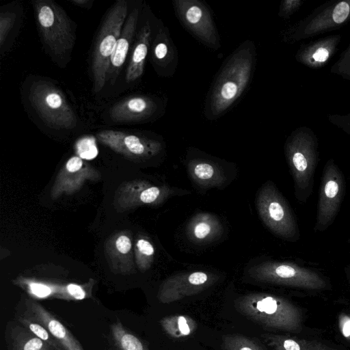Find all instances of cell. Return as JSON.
Segmentation results:
<instances>
[{
    "mask_svg": "<svg viewBox=\"0 0 350 350\" xmlns=\"http://www.w3.org/2000/svg\"><path fill=\"white\" fill-rule=\"evenodd\" d=\"M285 154L294 182L295 196L305 203L313 191L318 163L316 144L310 138L295 135L286 142Z\"/></svg>",
    "mask_w": 350,
    "mask_h": 350,
    "instance_id": "8992f818",
    "label": "cell"
},
{
    "mask_svg": "<svg viewBox=\"0 0 350 350\" xmlns=\"http://www.w3.org/2000/svg\"><path fill=\"white\" fill-rule=\"evenodd\" d=\"M298 1H284L280 8V14L281 16H286L289 14L297 5Z\"/></svg>",
    "mask_w": 350,
    "mask_h": 350,
    "instance_id": "1f68e13d",
    "label": "cell"
},
{
    "mask_svg": "<svg viewBox=\"0 0 350 350\" xmlns=\"http://www.w3.org/2000/svg\"><path fill=\"white\" fill-rule=\"evenodd\" d=\"M127 13L126 1H118L102 23L95 42L92 61L94 93L99 92L105 84L110 59L126 20Z\"/></svg>",
    "mask_w": 350,
    "mask_h": 350,
    "instance_id": "3957f363",
    "label": "cell"
},
{
    "mask_svg": "<svg viewBox=\"0 0 350 350\" xmlns=\"http://www.w3.org/2000/svg\"><path fill=\"white\" fill-rule=\"evenodd\" d=\"M72 3L78 6L89 9L92 7L93 1L91 0H72Z\"/></svg>",
    "mask_w": 350,
    "mask_h": 350,
    "instance_id": "e575fe53",
    "label": "cell"
},
{
    "mask_svg": "<svg viewBox=\"0 0 350 350\" xmlns=\"http://www.w3.org/2000/svg\"><path fill=\"white\" fill-rule=\"evenodd\" d=\"M152 38V27L149 21H147L137 34L126 70V80L127 82H134L142 75Z\"/></svg>",
    "mask_w": 350,
    "mask_h": 350,
    "instance_id": "ffe728a7",
    "label": "cell"
},
{
    "mask_svg": "<svg viewBox=\"0 0 350 350\" xmlns=\"http://www.w3.org/2000/svg\"><path fill=\"white\" fill-rule=\"evenodd\" d=\"M151 49L152 63L157 74L163 77H172L178 64V51L168 28L161 21Z\"/></svg>",
    "mask_w": 350,
    "mask_h": 350,
    "instance_id": "5bb4252c",
    "label": "cell"
},
{
    "mask_svg": "<svg viewBox=\"0 0 350 350\" xmlns=\"http://www.w3.org/2000/svg\"><path fill=\"white\" fill-rule=\"evenodd\" d=\"M98 137L113 148L124 149L137 156H154L161 152L163 148L161 141L115 131H101L98 133Z\"/></svg>",
    "mask_w": 350,
    "mask_h": 350,
    "instance_id": "9a60e30c",
    "label": "cell"
},
{
    "mask_svg": "<svg viewBox=\"0 0 350 350\" xmlns=\"http://www.w3.org/2000/svg\"><path fill=\"white\" fill-rule=\"evenodd\" d=\"M15 319L33 335L54 347L55 350H63L49 330L38 321L21 312L16 314Z\"/></svg>",
    "mask_w": 350,
    "mask_h": 350,
    "instance_id": "cb8c5ba5",
    "label": "cell"
},
{
    "mask_svg": "<svg viewBox=\"0 0 350 350\" xmlns=\"http://www.w3.org/2000/svg\"><path fill=\"white\" fill-rule=\"evenodd\" d=\"M329 51L325 48L318 49L312 55V58L318 62L326 61L329 57Z\"/></svg>",
    "mask_w": 350,
    "mask_h": 350,
    "instance_id": "836d02e7",
    "label": "cell"
},
{
    "mask_svg": "<svg viewBox=\"0 0 350 350\" xmlns=\"http://www.w3.org/2000/svg\"><path fill=\"white\" fill-rule=\"evenodd\" d=\"M163 109V103L160 98L136 96L114 105L109 115L111 119L116 122H139L160 114Z\"/></svg>",
    "mask_w": 350,
    "mask_h": 350,
    "instance_id": "4fadbf2b",
    "label": "cell"
},
{
    "mask_svg": "<svg viewBox=\"0 0 350 350\" xmlns=\"http://www.w3.org/2000/svg\"><path fill=\"white\" fill-rule=\"evenodd\" d=\"M29 100L40 118L53 129H72L77 118L63 93L53 83L39 80L32 83Z\"/></svg>",
    "mask_w": 350,
    "mask_h": 350,
    "instance_id": "ba28073f",
    "label": "cell"
},
{
    "mask_svg": "<svg viewBox=\"0 0 350 350\" xmlns=\"http://www.w3.org/2000/svg\"><path fill=\"white\" fill-rule=\"evenodd\" d=\"M188 174L192 181L201 189L221 187L226 176L219 165L202 158H193L187 162Z\"/></svg>",
    "mask_w": 350,
    "mask_h": 350,
    "instance_id": "ac0fdd59",
    "label": "cell"
},
{
    "mask_svg": "<svg viewBox=\"0 0 350 350\" xmlns=\"http://www.w3.org/2000/svg\"><path fill=\"white\" fill-rule=\"evenodd\" d=\"M117 249L123 254L127 253L131 247V243L130 239L126 236H120L116 241Z\"/></svg>",
    "mask_w": 350,
    "mask_h": 350,
    "instance_id": "f546056e",
    "label": "cell"
},
{
    "mask_svg": "<svg viewBox=\"0 0 350 350\" xmlns=\"http://www.w3.org/2000/svg\"><path fill=\"white\" fill-rule=\"evenodd\" d=\"M344 174L334 160L327 161L322 171L314 230L324 232L334 222L345 196Z\"/></svg>",
    "mask_w": 350,
    "mask_h": 350,
    "instance_id": "9c48e42d",
    "label": "cell"
},
{
    "mask_svg": "<svg viewBox=\"0 0 350 350\" xmlns=\"http://www.w3.org/2000/svg\"><path fill=\"white\" fill-rule=\"evenodd\" d=\"M16 16L12 12H1L0 14V44L2 46L13 27Z\"/></svg>",
    "mask_w": 350,
    "mask_h": 350,
    "instance_id": "4316f807",
    "label": "cell"
},
{
    "mask_svg": "<svg viewBox=\"0 0 350 350\" xmlns=\"http://www.w3.org/2000/svg\"><path fill=\"white\" fill-rule=\"evenodd\" d=\"M173 5L180 23L196 39L213 50L221 47L211 12L204 3L199 0H174Z\"/></svg>",
    "mask_w": 350,
    "mask_h": 350,
    "instance_id": "30bf717a",
    "label": "cell"
},
{
    "mask_svg": "<svg viewBox=\"0 0 350 350\" xmlns=\"http://www.w3.org/2000/svg\"><path fill=\"white\" fill-rule=\"evenodd\" d=\"M221 340L224 350H265L256 340L242 335H224Z\"/></svg>",
    "mask_w": 350,
    "mask_h": 350,
    "instance_id": "d4e9b609",
    "label": "cell"
},
{
    "mask_svg": "<svg viewBox=\"0 0 350 350\" xmlns=\"http://www.w3.org/2000/svg\"><path fill=\"white\" fill-rule=\"evenodd\" d=\"M242 315L263 327L299 333L302 327L300 309L288 299L269 293H251L234 301Z\"/></svg>",
    "mask_w": 350,
    "mask_h": 350,
    "instance_id": "7a4b0ae2",
    "label": "cell"
},
{
    "mask_svg": "<svg viewBox=\"0 0 350 350\" xmlns=\"http://www.w3.org/2000/svg\"><path fill=\"white\" fill-rule=\"evenodd\" d=\"M256 62V46L250 40L226 59L206 96L204 115L207 120H217L240 98L250 83Z\"/></svg>",
    "mask_w": 350,
    "mask_h": 350,
    "instance_id": "6da1fadb",
    "label": "cell"
},
{
    "mask_svg": "<svg viewBox=\"0 0 350 350\" xmlns=\"http://www.w3.org/2000/svg\"><path fill=\"white\" fill-rule=\"evenodd\" d=\"M82 160L78 157H73L70 158L67 163L66 168L70 172H74L79 170L82 166Z\"/></svg>",
    "mask_w": 350,
    "mask_h": 350,
    "instance_id": "4dcf8cb0",
    "label": "cell"
},
{
    "mask_svg": "<svg viewBox=\"0 0 350 350\" xmlns=\"http://www.w3.org/2000/svg\"><path fill=\"white\" fill-rule=\"evenodd\" d=\"M77 152L84 159H93L98 154L96 139L92 136H85L80 138L76 143Z\"/></svg>",
    "mask_w": 350,
    "mask_h": 350,
    "instance_id": "484cf974",
    "label": "cell"
},
{
    "mask_svg": "<svg viewBox=\"0 0 350 350\" xmlns=\"http://www.w3.org/2000/svg\"><path fill=\"white\" fill-rule=\"evenodd\" d=\"M256 204L259 217L272 233L290 242L300 239L296 217L284 197L271 181L266 182L260 187Z\"/></svg>",
    "mask_w": 350,
    "mask_h": 350,
    "instance_id": "277c9868",
    "label": "cell"
},
{
    "mask_svg": "<svg viewBox=\"0 0 350 350\" xmlns=\"http://www.w3.org/2000/svg\"><path fill=\"white\" fill-rule=\"evenodd\" d=\"M159 323L165 332L174 338H181L193 334L198 327L196 321L186 314H174L163 317Z\"/></svg>",
    "mask_w": 350,
    "mask_h": 350,
    "instance_id": "603a6c76",
    "label": "cell"
},
{
    "mask_svg": "<svg viewBox=\"0 0 350 350\" xmlns=\"http://www.w3.org/2000/svg\"><path fill=\"white\" fill-rule=\"evenodd\" d=\"M216 275L206 271L183 272L170 276L161 284L157 298L161 304H170L196 295L212 286Z\"/></svg>",
    "mask_w": 350,
    "mask_h": 350,
    "instance_id": "8fae6325",
    "label": "cell"
},
{
    "mask_svg": "<svg viewBox=\"0 0 350 350\" xmlns=\"http://www.w3.org/2000/svg\"><path fill=\"white\" fill-rule=\"evenodd\" d=\"M4 339L8 350H55L26 329L16 319L7 322Z\"/></svg>",
    "mask_w": 350,
    "mask_h": 350,
    "instance_id": "d6986e66",
    "label": "cell"
},
{
    "mask_svg": "<svg viewBox=\"0 0 350 350\" xmlns=\"http://www.w3.org/2000/svg\"><path fill=\"white\" fill-rule=\"evenodd\" d=\"M139 10L135 8L128 16L116 42L110 59L107 79L115 82L118 72L125 62L128 52L136 31Z\"/></svg>",
    "mask_w": 350,
    "mask_h": 350,
    "instance_id": "e0dca14e",
    "label": "cell"
},
{
    "mask_svg": "<svg viewBox=\"0 0 350 350\" xmlns=\"http://www.w3.org/2000/svg\"><path fill=\"white\" fill-rule=\"evenodd\" d=\"M340 327L342 335L346 338L350 337V317L344 316L340 319Z\"/></svg>",
    "mask_w": 350,
    "mask_h": 350,
    "instance_id": "d6a6232c",
    "label": "cell"
},
{
    "mask_svg": "<svg viewBox=\"0 0 350 350\" xmlns=\"http://www.w3.org/2000/svg\"><path fill=\"white\" fill-rule=\"evenodd\" d=\"M19 304V312L44 325L63 350H84L79 340L63 322L42 304L29 299Z\"/></svg>",
    "mask_w": 350,
    "mask_h": 350,
    "instance_id": "7c38bea8",
    "label": "cell"
},
{
    "mask_svg": "<svg viewBox=\"0 0 350 350\" xmlns=\"http://www.w3.org/2000/svg\"><path fill=\"white\" fill-rule=\"evenodd\" d=\"M256 281L307 290L327 288L326 280L318 272L288 262L265 261L248 270Z\"/></svg>",
    "mask_w": 350,
    "mask_h": 350,
    "instance_id": "52a82bcc",
    "label": "cell"
},
{
    "mask_svg": "<svg viewBox=\"0 0 350 350\" xmlns=\"http://www.w3.org/2000/svg\"><path fill=\"white\" fill-rule=\"evenodd\" d=\"M350 12V7L347 2L341 1L334 8L333 11V20L336 23H343L348 17Z\"/></svg>",
    "mask_w": 350,
    "mask_h": 350,
    "instance_id": "83f0119b",
    "label": "cell"
},
{
    "mask_svg": "<svg viewBox=\"0 0 350 350\" xmlns=\"http://www.w3.org/2000/svg\"><path fill=\"white\" fill-rule=\"evenodd\" d=\"M137 248L140 253L147 257L153 256L154 250L152 244L145 239H139L137 243Z\"/></svg>",
    "mask_w": 350,
    "mask_h": 350,
    "instance_id": "f1b7e54d",
    "label": "cell"
},
{
    "mask_svg": "<svg viewBox=\"0 0 350 350\" xmlns=\"http://www.w3.org/2000/svg\"><path fill=\"white\" fill-rule=\"evenodd\" d=\"M110 338L114 350H150L142 338L118 319L110 326Z\"/></svg>",
    "mask_w": 350,
    "mask_h": 350,
    "instance_id": "7402d4cb",
    "label": "cell"
},
{
    "mask_svg": "<svg viewBox=\"0 0 350 350\" xmlns=\"http://www.w3.org/2000/svg\"><path fill=\"white\" fill-rule=\"evenodd\" d=\"M186 235L189 240L197 244L215 241L222 234L224 228L221 221L214 214L198 213L187 222Z\"/></svg>",
    "mask_w": 350,
    "mask_h": 350,
    "instance_id": "2e32d148",
    "label": "cell"
},
{
    "mask_svg": "<svg viewBox=\"0 0 350 350\" xmlns=\"http://www.w3.org/2000/svg\"><path fill=\"white\" fill-rule=\"evenodd\" d=\"M261 337L273 350H334L318 341L285 335L263 334Z\"/></svg>",
    "mask_w": 350,
    "mask_h": 350,
    "instance_id": "44dd1931",
    "label": "cell"
},
{
    "mask_svg": "<svg viewBox=\"0 0 350 350\" xmlns=\"http://www.w3.org/2000/svg\"><path fill=\"white\" fill-rule=\"evenodd\" d=\"M37 23L44 42L52 54L65 56L73 48L75 33L64 10L51 0L33 2Z\"/></svg>",
    "mask_w": 350,
    "mask_h": 350,
    "instance_id": "5b68a950",
    "label": "cell"
},
{
    "mask_svg": "<svg viewBox=\"0 0 350 350\" xmlns=\"http://www.w3.org/2000/svg\"><path fill=\"white\" fill-rule=\"evenodd\" d=\"M349 243H350V237H349L348 241Z\"/></svg>",
    "mask_w": 350,
    "mask_h": 350,
    "instance_id": "d590c367",
    "label": "cell"
}]
</instances>
